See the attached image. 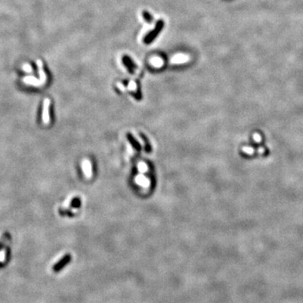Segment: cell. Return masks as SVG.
Instances as JSON below:
<instances>
[{"label":"cell","mask_w":303,"mask_h":303,"mask_svg":"<svg viewBox=\"0 0 303 303\" xmlns=\"http://www.w3.org/2000/svg\"><path fill=\"white\" fill-rule=\"evenodd\" d=\"M50 99H46L44 101L43 105V112H42V120L45 124H48L50 121V115H49V109H50Z\"/></svg>","instance_id":"obj_1"},{"label":"cell","mask_w":303,"mask_h":303,"mask_svg":"<svg viewBox=\"0 0 303 303\" xmlns=\"http://www.w3.org/2000/svg\"><path fill=\"white\" fill-rule=\"evenodd\" d=\"M22 69L26 72V73H31L32 72V68L30 64H27V63H25L23 66H22Z\"/></svg>","instance_id":"obj_9"},{"label":"cell","mask_w":303,"mask_h":303,"mask_svg":"<svg viewBox=\"0 0 303 303\" xmlns=\"http://www.w3.org/2000/svg\"><path fill=\"white\" fill-rule=\"evenodd\" d=\"M37 66H38V72H39V76H40V81L42 82V84H44L46 83L47 81V75L46 73L44 72V69H43V64H42V62L41 60H37Z\"/></svg>","instance_id":"obj_5"},{"label":"cell","mask_w":303,"mask_h":303,"mask_svg":"<svg viewBox=\"0 0 303 303\" xmlns=\"http://www.w3.org/2000/svg\"><path fill=\"white\" fill-rule=\"evenodd\" d=\"M130 89L136 90V84H134L133 82H131V84H130Z\"/></svg>","instance_id":"obj_10"},{"label":"cell","mask_w":303,"mask_h":303,"mask_svg":"<svg viewBox=\"0 0 303 303\" xmlns=\"http://www.w3.org/2000/svg\"><path fill=\"white\" fill-rule=\"evenodd\" d=\"M127 137L129 138V140L131 141V142L134 145V146H135V148H136V149H140V145L137 143V141H136V139L133 137V136H131V134H129L128 136H127Z\"/></svg>","instance_id":"obj_8"},{"label":"cell","mask_w":303,"mask_h":303,"mask_svg":"<svg viewBox=\"0 0 303 303\" xmlns=\"http://www.w3.org/2000/svg\"><path fill=\"white\" fill-rule=\"evenodd\" d=\"M69 259H70V257H69V255H66V256L64 257L63 258V259L62 260H60V261L58 262V264L55 265V266L53 267V269H54V270L55 271H58V270H60L62 268H63L65 264H68V262L69 261Z\"/></svg>","instance_id":"obj_6"},{"label":"cell","mask_w":303,"mask_h":303,"mask_svg":"<svg viewBox=\"0 0 303 303\" xmlns=\"http://www.w3.org/2000/svg\"><path fill=\"white\" fill-rule=\"evenodd\" d=\"M135 181H136V184L140 185V186L143 187V188H148L149 185H150L149 178L145 177L144 175H142V173L136 176V178H135Z\"/></svg>","instance_id":"obj_3"},{"label":"cell","mask_w":303,"mask_h":303,"mask_svg":"<svg viewBox=\"0 0 303 303\" xmlns=\"http://www.w3.org/2000/svg\"><path fill=\"white\" fill-rule=\"evenodd\" d=\"M82 168H83V172L86 178H90L92 177V164L89 159H84L82 162Z\"/></svg>","instance_id":"obj_2"},{"label":"cell","mask_w":303,"mask_h":303,"mask_svg":"<svg viewBox=\"0 0 303 303\" xmlns=\"http://www.w3.org/2000/svg\"><path fill=\"white\" fill-rule=\"evenodd\" d=\"M137 168H138V171L140 172V173H144L147 172L148 166L144 162H140L137 165Z\"/></svg>","instance_id":"obj_7"},{"label":"cell","mask_w":303,"mask_h":303,"mask_svg":"<svg viewBox=\"0 0 303 303\" xmlns=\"http://www.w3.org/2000/svg\"><path fill=\"white\" fill-rule=\"evenodd\" d=\"M23 82L25 84L34 85V86H42V85H43L42 82L40 81V79H36L33 76H26V77L23 78Z\"/></svg>","instance_id":"obj_4"}]
</instances>
